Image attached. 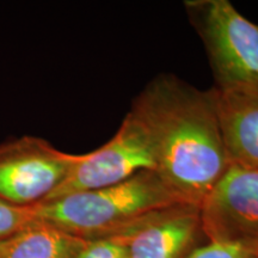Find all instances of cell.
Instances as JSON below:
<instances>
[{"mask_svg":"<svg viewBox=\"0 0 258 258\" xmlns=\"http://www.w3.org/2000/svg\"><path fill=\"white\" fill-rule=\"evenodd\" d=\"M127 234L89 240L77 258H128Z\"/></svg>","mask_w":258,"mask_h":258,"instance_id":"11","label":"cell"},{"mask_svg":"<svg viewBox=\"0 0 258 258\" xmlns=\"http://www.w3.org/2000/svg\"><path fill=\"white\" fill-rule=\"evenodd\" d=\"M88 241L35 220L6 240L2 258H77Z\"/></svg>","mask_w":258,"mask_h":258,"instance_id":"9","label":"cell"},{"mask_svg":"<svg viewBox=\"0 0 258 258\" xmlns=\"http://www.w3.org/2000/svg\"><path fill=\"white\" fill-rule=\"evenodd\" d=\"M222 92L258 93V25L227 0L186 2Z\"/></svg>","mask_w":258,"mask_h":258,"instance_id":"3","label":"cell"},{"mask_svg":"<svg viewBox=\"0 0 258 258\" xmlns=\"http://www.w3.org/2000/svg\"><path fill=\"white\" fill-rule=\"evenodd\" d=\"M214 90L230 163L258 171V93Z\"/></svg>","mask_w":258,"mask_h":258,"instance_id":"8","label":"cell"},{"mask_svg":"<svg viewBox=\"0 0 258 258\" xmlns=\"http://www.w3.org/2000/svg\"><path fill=\"white\" fill-rule=\"evenodd\" d=\"M131 110L151 135L161 180L183 205L201 207L230 165L215 90L201 91L172 74H161Z\"/></svg>","mask_w":258,"mask_h":258,"instance_id":"1","label":"cell"},{"mask_svg":"<svg viewBox=\"0 0 258 258\" xmlns=\"http://www.w3.org/2000/svg\"><path fill=\"white\" fill-rule=\"evenodd\" d=\"M35 220L32 207H19L0 198V240L9 239Z\"/></svg>","mask_w":258,"mask_h":258,"instance_id":"10","label":"cell"},{"mask_svg":"<svg viewBox=\"0 0 258 258\" xmlns=\"http://www.w3.org/2000/svg\"><path fill=\"white\" fill-rule=\"evenodd\" d=\"M200 214L208 241L258 247V171L230 163Z\"/></svg>","mask_w":258,"mask_h":258,"instance_id":"6","label":"cell"},{"mask_svg":"<svg viewBox=\"0 0 258 258\" xmlns=\"http://www.w3.org/2000/svg\"><path fill=\"white\" fill-rule=\"evenodd\" d=\"M124 233L128 258H186L205 235L200 208L188 205L154 213Z\"/></svg>","mask_w":258,"mask_h":258,"instance_id":"7","label":"cell"},{"mask_svg":"<svg viewBox=\"0 0 258 258\" xmlns=\"http://www.w3.org/2000/svg\"><path fill=\"white\" fill-rule=\"evenodd\" d=\"M178 205L183 203L156 171L144 170L120 184L41 202L32 212L36 220L93 240L124 233L154 213Z\"/></svg>","mask_w":258,"mask_h":258,"instance_id":"2","label":"cell"},{"mask_svg":"<svg viewBox=\"0 0 258 258\" xmlns=\"http://www.w3.org/2000/svg\"><path fill=\"white\" fill-rule=\"evenodd\" d=\"M144 170L156 171L152 139L131 110L108 143L93 152L79 154L63 182L43 202L120 184Z\"/></svg>","mask_w":258,"mask_h":258,"instance_id":"4","label":"cell"},{"mask_svg":"<svg viewBox=\"0 0 258 258\" xmlns=\"http://www.w3.org/2000/svg\"><path fill=\"white\" fill-rule=\"evenodd\" d=\"M79 154L64 153L40 138L0 145V198L19 207L43 202L66 178Z\"/></svg>","mask_w":258,"mask_h":258,"instance_id":"5","label":"cell"},{"mask_svg":"<svg viewBox=\"0 0 258 258\" xmlns=\"http://www.w3.org/2000/svg\"><path fill=\"white\" fill-rule=\"evenodd\" d=\"M6 240H8V239L0 240V258L3 257V252H4V249H5V244H6Z\"/></svg>","mask_w":258,"mask_h":258,"instance_id":"13","label":"cell"},{"mask_svg":"<svg viewBox=\"0 0 258 258\" xmlns=\"http://www.w3.org/2000/svg\"><path fill=\"white\" fill-rule=\"evenodd\" d=\"M186 258H258V247L238 243L208 241L196 247Z\"/></svg>","mask_w":258,"mask_h":258,"instance_id":"12","label":"cell"}]
</instances>
